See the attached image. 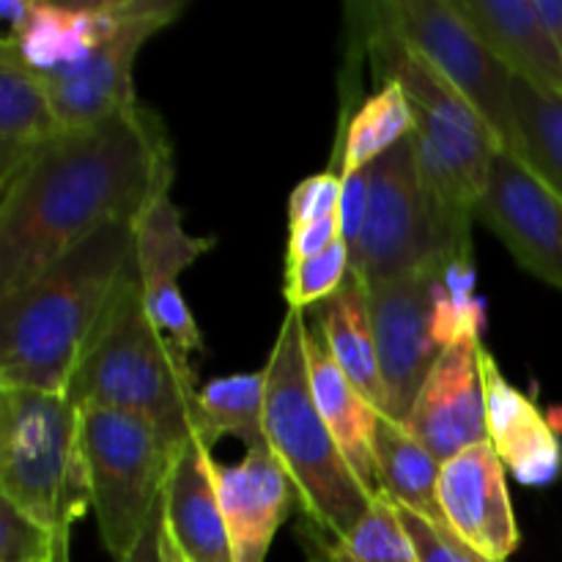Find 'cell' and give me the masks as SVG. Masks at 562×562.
Listing matches in <instances>:
<instances>
[{
  "mask_svg": "<svg viewBox=\"0 0 562 562\" xmlns=\"http://www.w3.org/2000/svg\"><path fill=\"white\" fill-rule=\"evenodd\" d=\"M173 143L146 104L64 130L0 184V296L110 225H137L170 195Z\"/></svg>",
  "mask_w": 562,
  "mask_h": 562,
  "instance_id": "obj_1",
  "label": "cell"
},
{
  "mask_svg": "<svg viewBox=\"0 0 562 562\" xmlns=\"http://www.w3.org/2000/svg\"><path fill=\"white\" fill-rule=\"evenodd\" d=\"M135 272V225H110L0 296V387L66 393Z\"/></svg>",
  "mask_w": 562,
  "mask_h": 562,
  "instance_id": "obj_2",
  "label": "cell"
},
{
  "mask_svg": "<svg viewBox=\"0 0 562 562\" xmlns=\"http://www.w3.org/2000/svg\"><path fill=\"white\" fill-rule=\"evenodd\" d=\"M305 329L307 313L285 311L263 366V434L291 477L302 521L340 536L368 514L376 494L362 486L318 412L307 376Z\"/></svg>",
  "mask_w": 562,
  "mask_h": 562,
  "instance_id": "obj_3",
  "label": "cell"
},
{
  "mask_svg": "<svg viewBox=\"0 0 562 562\" xmlns=\"http://www.w3.org/2000/svg\"><path fill=\"white\" fill-rule=\"evenodd\" d=\"M66 395L77 409L102 406L146 417L176 445L195 437V371L148 316L137 272L77 366Z\"/></svg>",
  "mask_w": 562,
  "mask_h": 562,
  "instance_id": "obj_4",
  "label": "cell"
},
{
  "mask_svg": "<svg viewBox=\"0 0 562 562\" xmlns=\"http://www.w3.org/2000/svg\"><path fill=\"white\" fill-rule=\"evenodd\" d=\"M0 497L53 536L91 508L80 409L66 393L0 387Z\"/></svg>",
  "mask_w": 562,
  "mask_h": 562,
  "instance_id": "obj_5",
  "label": "cell"
},
{
  "mask_svg": "<svg viewBox=\"0 0 562 562\" xmlns=\"http://www.w3.org/2000/svg\"><path fill=\"white\" fill-rule=\"evenodd\" d=\"M472 212L450 209L417 170L412 135L371 165L366 225L351 247V272L366 285L437 267L472 247Z\"/></svg>",
  "mask_w": 562,
  "mask_h": 562,
  "instance_id": "obj_6",
  "label": "cell"
},
{
  "mask_svg": "<svg viewBox=\"0 0 562 562\" xmlns=\"http://www.w3.org/2000/svg\"><path fill=\"white\" fill-rule=\"evenodd\" d=\"M80 442L99 538L110 560L126 562L162 505L181 445L146 417L102 406H80Z\"/></svg>",
  "mask_w": 562,
  "mask_h": 562,
  "instance_id": "obj_7",
  "label": "cell"
},
{
  "mask_svg": "<svg viewBox=\"0 0 562 562\" xmlns=\"http://www.w3.org/2000/svg\"><path fill=\"white\" fill-rule=\"evenodd\" d=\"M368 289L387 417L406 423L434 362L461 335H481L453 305L442 263Z\"/></svg>",
  "mask_w": 562,
  "mask_h": 562,
  "instance_id": "obj_8",
  "label": "cell"
},
{
  "mask_svg": "<svg viewBox=\"0 0 562 562\" xmlns=\"http://www.w3.org/2000/svg\"><path fill=\"white\" fill-rule=\"evenodd\" d=\"M382 25L404 38L450 86L470 99L503 151L516 148L514 80L453 0H384L371 5Z\"/></svg>",
  "mask_w": 562,
  "mask_h": 562,
  "instance_id": "obj_9",
  "label": "cell"
},
{
  "mask_svg": "<svg viewBox=\"0 0 562 562\" xmlns=\"http://www.w3.org/2000/svg\"><path fill=\"white\" fill-rule=\"evenodd\" d=\"M181 0H132L130 14L80 64L49 77L47 91L64 130L99 124L124 113L135 97V60L143 44L176 20Z\"/></svg>",
  "mask_w": 562,
  "mask_h": 562,
  "instance_id": "obj_10",
  "label": "cell"
},
{
  "mask_svg": "<svg viewBox=\"0 0 562 562\" xmlns=\"http://www.w3.org/2000/svg\"><path fill=\"white\" fill-rule=\"evenodd\" d=\"M475 220L508 247L521 269L562 291V198L510 151L494 157Z\"/></svg>",
  "mask_w": 562,
  "mask_h": 562,
  "instance_id": "obj_11",
  "label": "cell"
},
{
  "mask_svg": "<svg viewBox=\"0 0 562 562\" xmlns=\"http://www.w3.org/2000/svg\"><path fill=\"white\" fill-rule=\"evenodd\" d=\"M481 349V335L453 340L434 362L404 423L442 464L461 450L488 442Z\"/></svg>",
  "mask_w": 562,
  "mask_h": 562,
  "instance_id": "obj_12",
  "label": "cell"
},
{
  "mask_svg": "<svg viewBox=\"0 0 562 562\" xmlns=\"http://www.w3.org/2000/svg\"><path fill=\"white\" fill-rule=\"evenodd\" d=\"M439 508L450 530L492 562H508L519 549V525L510 505L505 464L492 442L448 459L439 470Z\"/></svg>",
  "mask_w": 562,
  "mask_h": 562,
  "instance_id": "obj_13",
  "label": "cell"
},
{
  "mask_svg": "<svg viewBox=\"0 0 562 562\" xmlns=\"http://www.w3.org/2000/svg\"><path fill=\"white\" fill-rule=\"evenodd\" d=\"M214 483L228 525L234 562H267L291 505H300L291 477L269 445L250 448L239 464L223 467L214 461Z\"/></svg>",
  "mask_w": 562,
  "mask_h": 562,
  "instance_id": "obj_14",
  "label": "cell"
},
{
  "mask_svg": "<svg viewBox=\"0 0 562 562\" xmlns=\"http://www.w3.org/2000/svg\"><path fill=\"white\" fill-rule=\"evenodd\" d=\"M488 442L505 470L525 486H549L562 472V442L530 395L505 379L492 351L481 349Z\"/></svg>",
  "mask_w": 562,
  "mask_h": 562,
  "instance_id": "obj_15",
  "label": "cell"
},
{
  "mask_svg": "<svg viewBox=\"0 0 562 562\" xmlns=\"http://www.w3.org/2000/svg\"><path fill=\"white\" fill-rule=\"evenodd\" d=\"M165 532L187 562H234L220 508L212 450L192 437L181 445L165 486Z\"/></svg>",
  "mask_w": 562,
  "mask_h": 562,
  "instance_id": "obj_16",
  "label": "cell"
},
{
  "mask_svg": "<svg viewBox=\"0 0 562 562\" xmlns=\"http://www.w3.org/2000/svg\"><path fill=\"white\" fill-rule=\"evenodd\" d=\"M516 80L562 93V58L532 0H453Z\"/></svg>",
  "mask_w": 562,
  "mask_h": 562,
  "instance_id": "obj_17",
  "label": "cell"
},
{
  "mask_svg": "<svg viewBox=\"0 0 562 562\" xmlns=\"http://www.w3.org/2000/svg\"><path fill=\"white\" fill-rule=\"evenodd\" d=\"M132 9V0H99V3H38L33 0L31 20L25 22L14 44L27 66L38 77L60 75L80 64L108 33L121 25Z\"/></svg>",
  "mask_w": 562,
  "mask_h": 562,
  "instance_id": "obj_18",
  "label": "cell"
},
{
  "mask_svg": "<svg viewBox=\"0 0 562 562\" xmlns=\"http://www.w3.org/2000/svg\"><path fill=\"white\" fill-rule=\"evenodd\" d=\"M305 357L313 398H316L324 423L329 426L335 442L340 445L346 461L360 477L362 486L379 494L376 464H373V434H376L382 412L340 371L311 322L305 329Z\"/></svg>",
  "mask_w": 562,
  "mask_h": 562,
  "instance_id": "obj_19",
  "label": "cell"
},
{
  "mask_svg": "<svg viewBox=\"0 0 562 562\" xmlns=\"http://www.w3.org/2000/svg\"><path fill=\"white\" fill-rule=\"evenodd\" d=\"M60 132L44 77L22 60L14 44L0 42V184Z\"/></svg>",
  "mask_w": 562,
  "mask_h": 562,
  "instance_id": "obj_20",
  "label": "cell"
},
{
  "mask_svg": "<svg viewBox=\"0 0 562 562\" xmlns=\"http://www.w3.org/2000/svg\"><path fill=\"white\" fill-rule=\"evenodd\" d=\"M313 327L322 335L340 371L357 384L362 395L387 415V393H384L382 368H379L376 338H373L371 311H368V289L355 272H349L344 289L324 300L313 311Z\"/></svg>",
  "mask_w": 562,
  "mask_h": 562,
  "instance_id": "obj_21",
  "label": "cell"
},
{
  "mask_svg": "<svg viewBox=\"0 0 562 562\" xmlns=\"http://www.w3.org/2000/svg\"><path fill=\"white\" fill-rule=\"evenodd\" d=\"M373 464H376L379 492L387 494L393 505L417 514L437 527H448L439 508L437 486L442 461L417 437L406 431L404 423L379 417L373 434Z\"/></svg>",
  "mask_w": 562,
  "mask_h": 562,
  "instance_id": "obj_22",
  "label": "cell"
},
{
  "mask_svg": "<svg viewBox=\"0 0 562 562\" xmlns=\"http://www.w3.org/2000/svg\"><path fill=\"white\" fill-rule=\"evenodd\" d=\"M300 541L311 562H420L401 510L382 492L351 530L333 536L302 521Z\"/></svg>",
  "mask_w": 562,
  "mask_h": 562,
  "instance_id": "obj_23",
  "label": "cell"
},
{
  "mask_svg": "<svg viewBox=\"0 0 562 562\" xmlns=\"http://www.w3.org/2000/svg\"><path fill=\"white\" fill-rule=\"evenodd\" d=\"M263 395H267V371L231 373L212 379L198 390L195 401V437L212 450L223 437H236L245 448L267 445L263 434Z\"/></svg>",
  "mask_w": 562,
  "mask_h": 562,
  "instance_id": "obj_24",
  "label": "cell"
},
{
  "mask_svg": "<svg viewBox=\"0 0 562 562\" xmlns=\"http://www.w3.org/2000/svg\"><path fill=\"white\" fill-rule=\"evenodd\" d=\"M135 234L143 291L179 289V274L214 247L212 236H195L184 228L179 206L170 195L143 214Z\"/></svg>",
  "mask_w": 562,
  "mask_h": 562,
  "instance_id": "obj_25",
  "label": "cell"
},
{
  "mask_svg": "<svg viewBox=\"0 0 562 562\" xmlns=\"http://www.w3.org/2000/svg\"><path fill=\"white\" fill-rule=\"evenodd\" d=\"M415 132V115L406 93L395 82H384L373 97L362 102L351 124L340 132V173L371 168L379 157L404 143Z\"/></svg>",
  "mask_w": 562,
  "mask_h": 562,
  "instance_id": "obj_26",
  "label": "cell"
},
{
  "mask_svg": "<svg viewBox=\"0 0 562 562\" xmlns=\"http://www.w3.org/2000/svg\"><path fill=\"white\" fill-rule=\"evenodd\" d=\"M514 157L562 198V93L514 80Z\"/></svg>",
  "mask_w": 562,
  "mask_h": 562,
  "instance_id": "obj_27",
  "label": "cell"
},
{
  "mask_svg": "<svg viewBox=\"0 0 562 562\" xmlns=\"http://www.w3.org/2000/svg\"><path fill=\"white\" fill-rule=\"evenodd\" d=\"M351 272V252L344 239L335 241L318 256L307 258L302 263L285 267L283 278V300L289 311H313L324 300L338 294L344 289L346 278Z\"/></svg>",
  "mask_w": 562,
  "mask_h": 562,
  "instance_id": "obj_28",
  "label": "cell"
},
{
  "mask_svg": "<svg viewBox=\"0 0 562 562\" xmlns=\"http://www.w3.org/2000/svg\"><path fill=\"white\" fill-rule=\"evenodd\" d=\"M58 538L0 497V562L53 560Z\"/></svg>",
  "mask_w": 562,
  "mask_h": 562,
  "instance_id": "obj_29",
  "label": "cell"
},
{
  "mask_svg": "<svg viewBox=\"0 0 562 562\" xmlns=\"http://www.w3.org/2000/svg\"><path fill=\"white\" fill-rule=\"evenodd\" d=\"M340 170H322L296 184L289 198V228L338 217Z\"/></svg>",
  "mask_w": 562,
  "mask_h": 562,
  "instance_id": "obj_30",
  "label": "cell"
},
{
  "mask_svg": "<svg viewBox=\"0 0 562 562\" xmlns=\"http://www.w3.org/2000/svg\"><path fill=\"white\" fill-rule=\"evenodd\" d=\"M398 508V505H395ZM401 519H404L406 530H409L412 543L417 549V560L420 562H492L483 558L481 552H475L472 547H467L459 536H456L450 527H437L431 521L420 519L417 514L398 508Z\"/></svg>",
  "mask_w": 562,
  "mask_h": 562,
  "instance_id": "obj_31",
  "label": "cell"
},
{
  "mask_svg": "<svg viewBox=\"0 0 562 562\" xmlns=\"http://www.w3.org/2000/svg\"><path fill=\"white\" fill-rule=\"evenodd\" d=\"M368 192H371V168L355 170V173H340V236L351 247L360 239V231L366 225L368 214Z\"/></svg>",
  "mask_w": 562,
  "mask_h": 562,
  "instance_id": "obj_32",
  "label": "cell"
},
{
  "mask_svg": "<svg viewBox=\"0 0 562 562\" xmlns=\"http://www.w3.org/2000/svg\"><path fill=\"white\" fill-rule=\"evenodd\" d=\"M340 220L327 217L318 220V223L300 225V228H289V252H285V267L291 263H302L307 258L318 256L327 247H333L335 241H340Z\"/></svg>",
  "mask_w": 562,
  "mask_h": 562,
  "instance_id": "obj_33",
  "label": "cell"
},
{
  "mask_svg": "<svg viewBox=\"0 0 562 562\" xmlns=\"http://www.w3.org/2000/svg\"><path fill=\"white\" fill-rule=\"evenodd\" d=\"M162 547H165V499L162 505L154 510L151 519H148L146 530L140 532V538H137V543L132 547L126 562H165Z\"/></svg>",
  "mask_w": 562,
  "mask_h": 562,
  "instance_id": "obj_34",
  "label": "cell"
},
{
  "mask_svg": "<svg viewBox=\"0 0 562 562\" xmlns=\"http://www.w3.org/2000/svg\"><path fill=\"white\" fill-rule=\"evenodd\" d=\"M33 11V0H3L0 3V16L5 22V36L3 38H14L16 33L25 27V22L31 20Z\"/></svg>",
  "mask_w": 562,
  "mask_h": 562,
  "instance_id": "obj_35",
  "label": "cell"
},
{
  "mask_svg": "<svg viewBox=\"0 0 562 562\" xmlns=\"http://www.w3.org/2000/svg\"><path fill=\"white\" fill-rule=\"evenodd\" d=\"M532 3H536V11L543 20V25H547L549 33H552L562 58V0H532Z\"/></svg>",
  "mask_w": 562,
  "mask_h": 562,
  "instance_id": "obj_36",
  "label": "cell"
},
{
  "mask_svg": "<svg viewBox=\"0 0 562 562\" xmlns=\"http://www.w3.org/2000/svg\"><path fill=\"white\" fill-rule=\"evenodd\" d=\"M162 554H165V562H187V560H184V554H181L179 549H176V543L170 541V538H168V532H165V547H162Z\"/></svg>",
  "mask_w": 562,
  "mask_h": 562,
  "instance_id": "obj_37",
  "label": "cell"
},
{
  "mask_svg": "<svg viewBox=\"0 0 562 562\" xmlns=\"http://www.w3.org/2000/svg\"><path fill=\"white\" fill-rule=\"evenodd\" d=\"M53 562H69V536L58 538V547H55Z\"/></svg>",
  "mask_w": 562,
  "mask_h": 562,
  "instance_id": "obj_38",
  "label": "cell"
},
{
  "mask_svg": "<svg viewBox=\"0 0 562 562\" xmlns=\"http://www.w3.org/2000/svg\"><path fill=\"white\" fill-rule=\"evenodd\" d=\"M55 547H58V543H55ZM44 562H53V560H44Z\"/></svg>",
  "mask_w": 562,
  "mask_h": 562,
  "instance_id": "obj_39",
  "label": "cell"
}]
</instances>
